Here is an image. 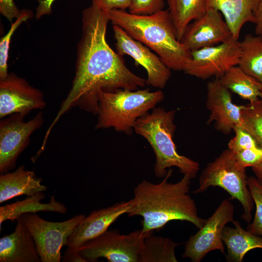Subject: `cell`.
Segmentation results:
<instances>
[{"label": "cell", "instance_id": "cell-1", "mask_svg": "<svg viewBox=\"0 0 262 262\" xmlns=\"http://www.w3.org/2000/svg\"><path fill=\"white\" fill-rule=\"evenodd\" d=\"M109 21L106 11L93 3L83 10L75 75L49 131L63 114L75 106L97 115L102 92L136 90L147 84L146 80L132 73L122 56L108 44L106 34Z\"/></svg>", "mask_w": 262, "mask_h": 262}, {"label": "cell", "instance_id": "cell-2", "mask_svg": "<svg viewBox=\"0 0 262 262\" xmlns=\"http://www.w3.org/2000/svg\"><path fill=\"white\" fill-rule=\"evenodd\" d=\"M172 173L170 168L160 182L144 180L134 188L127 214L130 217L143 218L141 229L144 233L160 229L174 220L190 222L197 229L206 221L198 215L195 201L189 195L191 178L183 175L179 181L169 182Z\"/></svg>", "mask_w": 262, "mask_h": 262}, {"label": "cell", "instance_id": "cell-3", "mask_svg": "<svg viewBox=\"0 0 262 262\" xmlns=\"http://www.w3.org/2000/svg\"><path fill=\"white\" fill-rule=\"evenodd\" d=\"M106 12L113 25L119 26L133 38L154 50L170 69L183 70L190 59L191 51L178 40L168 10L150 15H134L119 9Z\"/></svg>", "mask_w": 262, "mask_h": 262}, {"label": "cell", "instance_id": "cell-4", "mask_svg": "<svg viewBox=\"0 0 262 262\" xmlns=\"http://www.w3.org/2000/svg\"><path fill=\"white\" fill-rule=\"evenodd\" d=\"M175 110L165 111L155 107L139 118L133 130L144 138L150 145L156 157L154 172L156 176L163 178L168 170L175 167L183 175L194 179L199 170V164L180 154L173 140L176 126L174 123Z\"/></svg>", "mask_w": 262, "mask_h": 262}, {"label": "cell", "instance_id": "cell-5", "mask_svg": "<svg viewBox=\"0 0 262 262\" xmlns=\"http://www.w3.org/2000/svg\"><path fill=\"white\" fill-rule=\"evenodd\" d=\"M164 98L161 90L151 92L148 88L102 92L99 98L95 128H113L116 131L131 135L137 120Z\"/></svg>", "mask_w": 262, "mask_h": 262}, {"label": "cell", "instance_id": "cell-6", "mask_svg": "<svg viewBox=\"0 0 262 262\" xmlns=\"http://www.w3.org/2000/svg\"><path fill=\"white\" fill-rule=\"evenodd\" d=\"M246 168L229 149L224 150L201 172L199 185L194 193H200L210 187H219L242 205L241 218L249 223L252 219L254 201L247 185Z\"/></svg>", "mask_w": 262, "mask_h": 262}, {"label": "cell", "instance_id": "cell-7", "mask_svg": "<svg viewBox=\"0 0 262 262\" xmlns=\"http://www.w3.org/2000/svg\"><path fill=\"white\" fill-rule=\"evenodd\" d=\"M151 232L144 233L140 229L122 234L107 230L77 249L87 262H98L99 258L109 262H139L144 239Z\"/></svg>", "mask_w": 262, "mask_h": 262}, {"label": "cell", "instance_id": "cell-8", "mask_svg": "<svg viewBox=\"0 0 262 262\" xmlns=\"http://www.w3.org/2000/svg\"><path fill=\"white\" fill-rule=\"evenodd\" d=\"M20 217L34 241L41 262H60L62 248L66 246L69 237L85 216L77 214L61 222L46 220L36 213Z\"/></svg>", "mask_w": 262, "mask_h": 262}, {"label": "cell", "instance_id": "cell-9", "mask_svg": "<svg viewBox=\"0 0 262 262\" xmlns=\"http://www.w3.org/2000/svg\"><path fill=\"white\" fill-rule=\"evenodd\" d=\"M240 55V41L232 35L218 45L191 51L190 59L183 71L202 80L219 78L230 68L238 66Z\"/></svg>", "mask_w": 262, "mask_h": 262}, {"label": "cell", "instance_id": "cell-10", "mask_svg": "<svg viewBox=\"0 0 262 262\" xmlns=\"http://www.w3.org/2000/svg\"><path fill=\"white\" fill-rule=\"evenodd\" d=\"M234 208L228 199H224L197 232L185 243L182 257L192 262H200L209 252L219 250L225 254L222 235L225 226L234 219Z\"/></svg>", "mask_w": 262, "mask_h": 262}, {"label": "cell", "instance_id": "cell-11", "mask_svg": "<svg viewBox=\"0 0 262 262\" xmlns=\"http://www.w3.org/2000/svg\"><path fill=\"white\" fill-rule=\"evenodd\" d=\"M25 116L15 114L0 120V174L8 172L15 167L17 159L28 145L30 137L43 124L42 112L27 121H24Z\"/></svg>", "mask_w": 262, "mask_h": 262}, {"label": "cell", "instance_id": "cell-12", "mask_svg": "<svg viewBox=\"0 0 262 262\" xmlns=\"http://www.w3.org/2000/svg\"><path fill=\"white\" fill-rule=\"evenodd\" d=\"M113 29L117 53L121 56H130L136 65L145 68L147 76V84L164 88L170 78L171 69L149 48L133 38L119 26L113 25Z\"/></svg>", "mask_w": 262, "mask_h": 262}, {"label": "cell", "instance_id": "cell-13", "mask_svg": "<svg viewBox=\"0 0 262 262\" xmlns=\"http://www.w3.org/2000/svg\"><path fill=\"white\" fill-rule=\"evenodd\" d=\"M46 105L42 93L24 79L9 73L0 80V118L19 114L26 116Z\"/></svg>", "mask_w": 262, "mask_h": 262}, {"label": "cell", "instance_id": "cell-14", "mask_svg": "<svg viewBox=\"0 0 262 262\" xmlns=\"http://www.w3.org/2000/svg\"><path fill=\"white\" fill-rule=\"evenodd\" d=\"M231 36L221 13L214 9H207L203 15L188 25L180 42L191 51L218 45Z\"/></svg>", "mask_w": 262, "mask_h": 262}, {"label": "cell", "instance_id": "cell-15", "mask_svg": "<svg viewBox=\"0 0 262 262\" xmlns=\"http://www.w3.org/2000/svg\"><path fill=\"white\" fill-rule=\"evenodd\" d=\"M206 106L210 112L207 123L214 122L215 129L224 134L233 131L241 124V113L245 105L233 102L230 91L218 78L207 85Z\"/></svg>", "mask_w": 262, "mask_h": 262}, {"label": "cell", "instance_id": "cell-16", "mask_svg": "<svg viewBox=\"0 0 262 262\" xmlns=\"http://www.w3.org/2000/svg\"><path fill=\"white\" fill-rule=\"evenodd\" d=\"M131 205V200L130 199L92 211L76 227L69 237L66 246L77 249L100 235L107 230L120 216L127 214Z\"/></svg>", "mask_w": 262, "mask_h": 262}, {"label": "cell", "instance_id": "cell-17", "mask_svg": "<svg viewBox=\"0 0 262 262\" xmlns=\"http://www.w3.org/2000/svg\"><path fill=\"white\" fill-rule=\"evenodd\" d=\"M0 262H41L34 241L20 217L15 230L0 239Z\"/></svg>", "mask_w": 262, "mask_h": 262}, {"label": "cell", "instance_id": "cell-18", "mask_svg": "<svg viewBox=\"0 0 262 262\" xmlns=\"http://www.w3.org/2000/svg\"><path fill=\"white\" fill-rule=\"evenodd\" d=\"M42 181V178L24 165L13 172L0 174V203L18 196H31L46 191L47 186Z\"/></svg>", "mask_w": 262, "mask_h": 262}, {"label": "cell", "instance_id": "cell-19", "mask_svg": "<svg viewBox=\"0 0 262 262\" xmlns=\"http://www.w3.org/2000/svg\"><path fill=\"white\" fill-rule=\"evenodd\" d=\"M258 0H207V9L219 11L231 31L239 39L243 26L254 21Z\"/></svg>", "mask_w": 262, "mask_h": 262}, {"label": "cell", "instance_id": "cell-20", "mask_svg": "<svg viewBox=\"0 0 262 262\" xmlns=\"http://www.w3.org/2000/svg\"><path fill=\"white\" fill-rule=\"evenodd\" d=\"M45 198L43 192L35 194L22 200H17L14 203L0 207V230L3 222L7 220L14 221L27 213H36L38 212H52L66 214L67 209L62 203L56 200L54 196H50L48 203H43Z\"/></svg>", "mask_w": 262, "mask_h": 262}, {"label": "cell", "instance_id": "cell-21", "mask_svg": "<svg viewBox=\"0 0 262 262\" xmlns=\"http://www.w3.org/2000/svg\"><path fill=\"white\" fill-rule=\"evenodd\" d=\"M232 223L234 227L225 226L222 235L227 247L226 258L229 262H242L250 250L262 249V237L244 229L237 220Z\"/></svg>", "mask_w": 262, "mask_h": 262}, {"label": "cell", "instance_id": "cell-22", "mask_svg": "<svg viewBox=\"0 0 262 262\" xmlns=\"http://www.w3.org/2000/svg\"><path fill=\"white\" fill-rule=\"evenodd\" d=\"M218 79L230 91L249 103L258 100L262 96V82L246 73L238 66L232 67Z\"/></svg>", "mask_w": 262, "mask_h": 262}, {"label": "cell", "instance_id": "cell-23", "mask_svg": "<svg viewBox=\"0 0 262 262\" xmlns=\"http://www.w3.org/2000/svg\"><path fill=\"white\" fill-rule=\"evenodd\" d=\"M169 14L180 41L188 25L207 10V0H166Z\"/></svg>", "mask_w": 262, "mask_h": 262}, {"label": "cell", "instance_id": "cell-24", "mask_svg": "<svg viewBox=\"0 0 262 262\" xmlns=\"http://www.w3.org/2000/svg\"><path fill=\"white\" fill-rule=\"evenodd\" d=\"M240 49L238 66L262 82V35H246L240 41Z\"/></svg>", "mask_w": 262, "mask_h": 262}, {"label": "cell", "instance_id": "cell-25", "mask_svg": "<svg viewBox=\"0 0 262 262\" xmlns=\"http://www.w3.org/2000/svg\"><path fill=\"white\" fill-rule=\"evenodd\" d=\"M178 245L169 238L151 232L144 239L139 262H177L175 248Z\"/></svg>", "mask_w": 262, "mask_h": 262}, {"label": "cell", "instance_id": "cell-26", "mask_svg": "<svg viewBox=\"0 0 262 262\" xmlns=\"http://www.w3.org/2000/svg\"><path fill=\"white\" fill-rule=\"evenodd\" d=\"M240 126L262 147V101L261 98L245 106L242 111Z\"/></svg>", "mask_w": 262, "mask_h": 262}, {"label": "cell", "instance_id": "cell-27", "mask_svg": "<svg viewBox=\"0 0 262 262\" xmlns=\"http://www.w3.org/2000/svg\"><path fill=\"white\" fill-rule=\"evenodd\" d=\"M33 14L30 10H23L20 15L12 24L8 33L0 40V80L5 78L8 72L7 60L11 39L16 29L19 25L32 17Z\"/></svg>", "mask_w": 262, "mask_h": 262}, {"label": "cell", "instance_id": "cell-28", "mask_svg": "<svg viewBox=\"0 0 262 262\" xmlns=\"http://www.w3.org/2000/svg\"><path fill=\"white\" fill-rule=\"evenodd\" d=\"M247 185L256 205V212L253 221L246 229L262 237V184L255 177L250 176L247 178Z\"/></svg>", "mask_w": 262, "mask_h": 262}, {"label": "cell", "instance_id": "cell-29", "mask_svg": "<svg viewBox=\"0 0 262 262\" xmlns=\"http://www.w3.org/2000/svg\"><path fill=\"white\" fill-rule=\"evenodd\" d=\"M233 131L234 136L228 144V148L233 153L260 147L252 136L240 126L235 128Z\"/></svg>", "mask_w": 262, "mask_h": 262}, {"label": "cell", "instance_id": "cell-30", "mask_svg": "<svg viewBox=\"0 0 262 262\" xmlns=\"http://www.w3.org/2000/svg\"><path fill=\"white\" fill-rule=\"evenodd\" d=\"M165 0H131L129 13L137 15H150L163 10Z\"/></svg>", "mask_w": 262, "mask_h": 262}, {"label": "cell", "instance_id": "cell-31", "mask_svg": "<svg viewBox=\"0 0 262 262\" xmlns=\"http://www.w3.org/2000/svg\"><path fill=\"white\" fill-rule=\"evenodd\" d=\"M233 153L245 168L254 167L262 160V147H261L242 150Z\"/></svg>", "mask_w": 262, "mask_h": 262}, {"label": "cell", "instance_id": "cell-32", "mask_svg": "<svg viewBox=\"0 0 262 262\" xmlns=\"http://www.w3.org/2000/svg\"><path fill=\"white\" fill-rule=\"evenodd\" d=\"M92 3L104 11L112 9L125 10L129 8L131 0H91Z\"/></svg>", "mask_w": 262, "mask_h": 262}, {"label": "cell", "instance_id": "cell-33", "mask_svg": "<svg viewBox=\"0 0 262 262\" xmlns=\"http://www.w3.org/2000/svg\"><path fill=\"white\" fill-rule=\"evenodd\" d=\"M0 12L10 22L16 18L20 15V11L14 0H0Z\"/></svg>", "mask_w": 262, "mask_h": 262}, {"label": "cell", "instance_id": "cell-34", "mask_svg": "<svg viewBox=\"0 0 262 262\" xmlns=\"http://www.w3.org/2000/svg\"><path fill=\"white\" fill-rule=\"evenodd\" d=\"M64 262H87L85 259L78 252L76 248L67 247L62 257Z\"/></svg>", "mask_w": 262, "mask_h": 262}, {"label": "cell", "instance_id": "cell-35", "mask_svg": "<svg viewBox=\"0 0 262 262\" xmlns=\"http://www.w3.org/2000/svg\"><path fill=\"white\" fill-rule=\"evenodd\" d=\"M254 23L256 34L262 35V0H258L254 12Z\"/></svg>", "mask_w": 262, "mask_h": 262}, {"label": "cell", "instance_id": "cell-36", "mask_svg": "<svg viewBox=\"0 0 262 262\" xmlns=\"http://www.w3.org/2000/svg\"><path fill=\"white\" fill-rule=\"evenodd\" d=\"M55 0H40L37 13L40 16L49 13L51 11V5Z\"/></svg>", "mask_w": 262, "mask_h": 262}, {"label": "cell", "instance_id": "cell-37", "mask_svg": "<svg viewBox=\"0 0 262 262\" xmlns=\"http://www.w3.org/2000/svg\"><path fill=\"white\" fill-rule=\"evenodd\" d=\"M252 169L255 177L262 184V160Z\"/></svg>", "mask_w": 262, "mask_h": 262}, {"label": "cell", "instance_id": "cell-38", "mask_svg": "<svg viewBox=\"0 0 262 262\" xmlns=\"http://www.w3.org/2000/svg\"><path fill=\"white\" fill-rule=\"evenodd\" d=\"M261 99L262 101V97H261Z\"/></svg>", "mask_w": 262, "mask_h": 262}]
</instances>
